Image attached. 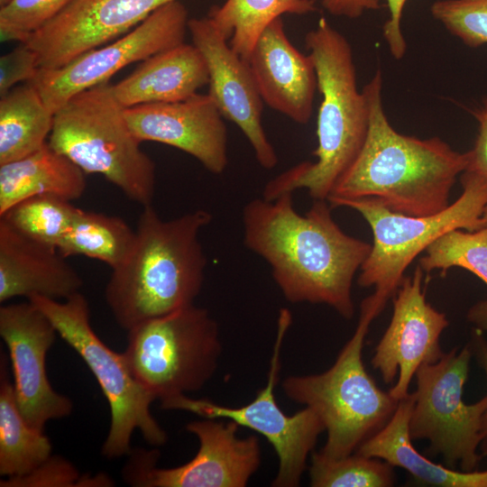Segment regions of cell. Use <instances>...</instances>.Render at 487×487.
Segmentation results:
<instances>
[{
  "label": "cell",
  "mask_w": 487,
  "mask_h": 487,
  "mask_svg": "<svg viewBox=\"0 0 487 487\" xmlns=\"http://www.w3.org/2000/svg\"><path fill=\"white\" fill-rule=\"evenodd\" d=\"M244 244L270 266L290 303L326 304L344 318L354 315L352 285L372 244L345 234L327 200L297 212L293 192L257 198L243 208Z\"/></svg>",
  "instance_id": "6da1fadb"
},
{
  "label": "cell",
  "mask_w": 487,
  "mask_h": 487,
  "mask_svg": "<svg viewBox=\"0 0 487 487\" xmlns=\"http://www.w3.org/2000/svg\"><path fill=\"white\" fill-rule=\"evenodd\" d=\"M363 91L369 107L368 133L328 196L330 206L368 199L392 212L416 216L446 209L452 188L467 166L468 152L453 150L438 137L419 139L397 132L384 112L380 69Z\"/></svg>",
  "instance_id": "7a4b0ae2"
},
{
  "label": "cell",
  "mask_w": 487,
  "mask_h": 487,
  "mask_svg": "<svg viewBox=\"0 0 487 487\" xmlns=\"http://www.w3.org/2000/svg\"><path fill=\"white\" fill-rule=\"evenodd\" d=\"M212 215L197 209L163 220L152 205L139 216L134 245L112 269L105 299L119 326H135L194 304L207 260L199 241Z\"/></svg>",
  "instance_id": "3957f363"
},
{
  "label": "cell",
  "mask_w": 487,
  "mask_h": 487,
  "mask_svg": "<svg viewBox=\"0 0 487 487\" xmlns=\"http://www.w3.org/2000/svg\"><path fill=\"white\" fill-rule=\"evenodd\" d=\"M317 73L321 102L317 114L316 161L299 163L266 183L262 198L307 189L327 200L333 188L354 162L369 129V107L356 81L352 47L326 18L305 36Z\"/></svg>",
  "instance_id": "277c9868"
},
{
  "label": "cell",
  "mask_w": 487,
  "mask_h": 487,
  "mask_svg": "<svg viewBox=\"0 0 487 487\" xmlns=\"http://www.w3.org/2000/svg\"><path fill=\"white\" fill-rule=\"evenodd\" d=\"M108 83L74 95L53 116L49 144L85 173L100 174L132 201L152 205L153 161L132 133Z\"/></svg>",
  "instance_id": "5b68a950"
},
{
  "label": "cell",
  "mask_w": 487,
  "mask_h": 487,
  "mask_svg": "<svg viewBox=\"0 0 487 487\" xmlns=\"http://www.w3.org/2000/svg\"><path fill=\"white\" fill-rule=\"evenodd\" d=\"M374 318L361 308L353 336L329 369L290 375L282 381L289 399L311 409L321 419L327 436L319 452L327 458L352 455L389 422L398 407L400 400L381 391L363 365V342Z\"/></svg>",
  "instance_id": "8992f818"
},
{
  "label": "cell",
  "mask_w": 487,
  "mask_h": 487,
  "mask_svg": "<svg viewBox=\"0 0 487 487\" xmlns=\"http://www.w3.org/2000/svg\"><path fill=\"white\" fill-rule=\"evenodd\" d=\"M462 195L443 211L416 216L392 212L368 199L344 200L336 207L357 211L371 227L372 249L357 280L363 288L374 287L363 302L378 316L395 295L409 265L444 234L456 229L474 232L483 228L487 181L463 172Z\"/></svg>",
  "instance_id": "52a82bcc"
},
{
  "label": "cell",
  "mask_w": 487,
  "mask_h": 487,
  "mask_svg": "<svg viewBox=\"0 0 487 487\" xmlns=\"http://www.w3.org/2000/svg\"><path fill=\"white\" fill-rule=\"evenodd\" d=\"M123 353L138 382L160 401L201 390L222 354L217 323L194 304L127 331Z\"/></svg>",
  "instance_id": "ba28073f"
},
{
  "label": "cell",
  "mask_w": 487,
  "mask_h": 487,
  "mask_svg": "<svg viewBox=\"0 0 487 487\" xmlns=\"http://www.w3.org/2000/svg\"><path fill=\"white\" fill-rule=\"evenodd\" d=\"M28 300L48 317L58 335L83 359L108 402L111 422L102 455L107 458L128 455L135 430L150 445H163L166 432L151 413L154 399L134 378L124 354L110 349L95 333L85 296L78 292L62 302L41 296Z\"/></svg>",
  "instance_id": "9c48e42d"
},
{
  "label": "cell",
  "mask_w": 487,
  "mask_h": 487,
  "mask_svg": "<svg viewBox=\"0 0 487 487\" xmlns=\"http://www.w3.org/2000/svg\"><path fill=\"white\" fill-rule=\"evenodd\" d=\"M471 354L468 346L454 348L418 369L409 419L412 440H428L430 452L442 455L446 467L465 472L476 470L482 457L478 449L487 410V395L473 404L463 400Z\"/></svg>",
  "instance_id": "30bf717a"
},
{
  "label": "cell",
  "mask_w": 487,
  "mask_h": 487,
  "mask_svg": "<svg viewBox=\"0 0 487 487\" xmlns=\"http://www.w3.org/2000/svg\"><path fill=\"white\" fill-rule=\"evenodd\" d=\"M291 321L289 310L281 308L266 384L249 403L234 408L208 400L191 399L186 394L161 401L164 409L188 411L207 418H229L265 436L279 459L278 473L271 482L274 487L299 485L307 468L308 456L319 435L325 431L321 419L311 409L305 407L293 415H287L275 399L274 391L281 368L282 343Z\"/></svg>",
  "instance_id": "8fae6325"
},
{
  "label": "cell",
  "mask_w": 487,
  "mask_h": 487,
  "mask_svg": "<svg viewBox=\"0 0 487 487\" xmlns=\"http://www.w3.org/2000/svg\"><path fill=\"white\" fill-rule=\"evenodd\" d=\"M239 425L207 418L191 421L186 429L197 436L198 450L188 463L160 468L157 449H132L123 479L136 487H244L261 464L256 436H238Z\"/></svg>",
  "instance_id": "7c38bea8"
},
{
  "label": "cell",
  "mask_w": 487,
  "mask_h": 487,
  "mask_svg": "<svg viewBox=\"0 0 487 487\" xmlns=\"http://www.w3.org/2000/svg\"><path fill=\"white\" fill-rule=\"evenodd\" d=\"M188 10L179 0L153 12L131 32L56 69L39 68L28 81L54 114L74 95L107 83L127 65L185 42Z\"/></svg>",
  "instance_id": "4fadbf2b"
},
{
  "label": "cell",
  "mask_w": 487,
  "mask_h": 487,
  "mask_svg": "<svg viewBox=\"0 0 487 487\" xmlns=\"http://www.w3.org/2000/svg\"><path fill=\"white\" fill-rule=\"evenodd\" d=\"M57 330L31 301L0 308V335L9 354L17 406L26 422L43 431L50 420L72 412L69 398L51 387L46 371L47 353Z\"/></svg>",
  "instance_id": "5bb4252c"
},
{
  "label": "cell",
  "mask_w": 487,
  "mask_h": 487,
  "mask_svg": "<svg viewBox=\"0 0 487 487\" xmlns=\"http://www.w3.org/2000/svg\"><path fill=\"white\" fill-rule=\"evenodd\" d=\"M424 271L418 265L404 277L393 299L391 323L372 358L385 383L397 382L389 391L396 400L407 397L418 369L438 361L444 354L439 340L448 326L446 315L427 302L422 289Z\"/></svg>",
  "instance_id": "9a60e30c"
},
{
  "label": "cell",
  "mask_w": 487,
  "mask_h": 487,
  "mask_svg": "<svg viewBox=\"0 0 487 487\" xmlns=\"http://www.w3.org/2000/svg\"><path fill=\"white\" fill-rule=\"evenodd\" d=\"M173 1L70 0L58 15L23 42L37 54L39 68H60L121 37Z\"/></svg>",
  "instance_id": "2e32d148"
},
{
  "label": "cell",
  "mask_w": 487,
  "mask_h": 487,
  "mask_svg": "<svg viewBox=\"0 0 487 487\" xmlns=\"http://www.w3.org/2000/svg\"><path fill=\"white\" fill-rule=\"evenodd\" d=\"M188 32L207 67L208 95L224 118L244 134L258 163L266 170L274 168L278 156L262 124L263 101L248 63L231 48L207 15L189 19Z\"/></svg>",
  "instance_id": "e0dca14e"
},
{
  "label": "cell",
  "mask_w": 487,
  "mask_h": 487,
  "mask_svg": "<svg viewBox=\"0 0 487 487\" xmlns=\"http://www.w3.org/2000/svg\"><path fill=\"white\" fill-rule=\"evenodd\" d=\"M124 115L141 142H157L177 148L213 174L226 169L227 130L224 116L208 94L125 107Z\"/></svg>",
  "instance_id": "ac0fdd59"
},
{
  "label": "cell",
  "mask_w": 487,
  "mask_h": 487,
  "mask_svg": "<svg viewBox=\"0 0 487 487\" xmlns=\"http://www.w3.org/2000/svg\"><path fill=\"white\" fill-rule=\"evenodd\" d=\"M246 62L263 103L295 123L310 120L317 88L315 65L290 42L281 17L264 29Z\"/></svg>",
  "instance_id": "d6986e66"
},
{
  "label": "cell",
  "mask_w": 487,
  "mask_h": 487,
  "mask_svg": "<svg viewBox=\"0 0 487 487\" xmlns=\"http://www.w3.org/2000/svg\"><path fill=\"white\" fill-rule=\"evenodd\" d=\"M83 280L57 248L23 236L0 220V302L15 297L66 299Z\"/></svg>",
  "instance_id": "ffe728a7"
},
{
  "label": "cell",
  "mask_w": 487,
  "mask_h": 487,
  "mask_svg": "<svg viewBox=\"0 0 487 487\" xmlns=\"http://www.w3.org/2000/svg\"><path fill=\"white\" fill-rule=\"evenodd\" d=\"M205 59L192 43H180L142 60L128 77L112 85L124 107L189 98L208 84Z\"/></svg>",
  "instance_id": "44dd1931"
},
{
  "label": "cell",
  "mask_w": 487,
  "mask_h": 487,
  "mask_svg": "<svg viewBox=\"0 0 487 487\" xmlns=\"http://www.w3.org/2000/svg\"><path fill=\"white\" fill-rule=\"evenodd\" d=\"M413 405L410 393L399 401L389 422L365 440L355 453L381 459L406 470L419 483L440 487H487V470L456 471L436 464L419 454L412 445L409 419Z\"/></svg>",
  "instance_id": "7402d4cb"
},
{
  "label": "cell",
  "mask_w": 487,
  "mask_h": 487,
  "mask_svg": "<svg viewBox=\"0 0 487 487\" xmlns=\"http://www.w3.org/2000/svg\"><path fill=\"white\" fill-rule=\"evenodd\" d=\"M85 172L47 142L36 152L0 164V215L31 197L51 195L68 201L85 192Z\"/></svg>",
  "instance_id": "603a6c76"
},
{
  "label": "cell",
  "mask_w": 487,
  "mask_h": 487,
  "mask_svg": "<svg viewBox=\"0 0 487 487\" xmlns=\"http://www.w3.org/2000/svg\"><path fill=\"white\" fill-rule=\"evenodd\" d=\"M8 358H0V475L27 474L51 455V443L23 417L11 381Z\"/></svg>",
  "instance_id": "cb8c5ba5"
},
{
  "label": "cell",
  "mask_w": 487,
  "mask_h": 487,
  "mask_svg": "<svg viewBox=\"0 0 487 487\" xmlns=\"http://www.w3.org/2000/svg\"><path fill=\"white\" fill-rule=\"evenodd\" d=\"M54 114L29 82L0 98V164L23 158L42 147Z\"/></svg>",
  "instance_id": "d4e9b609"
},
{
  "label": "cell",
  "mask_w": 487,
  "mask_h": 487,
  "mask_svg": "<svg viewBox=\"0 0 487 487\" xmlns=\"http://www.w3.org/2000/svg\"><path fill=\"white\" fill-rule=\"evenodd\" d=\"M317 11L315 0H226L212 6L207 16L245 61L264 29L284 14Z\"/></svg>",
  "instance_id": "484cf974"
},
{
  "label": "cell",
  "mask_w": 487,
  "mask_h": 487,
  "mask_svg": "<svg viewBox=\"0 0 487 487\" xmlns=\"http://www.w3.org/2000/svg\"><path fill=\"white\" fill-rule=\"evenodd\" d=\"M135 238V231L122 218L78 208L58 251L65 258L84 255L115 269L128 257Z\"/></svg>",
  "instance_id": "4316f807"
},
{
  "label": "cell",
  "mask_w": 487,
  "mask_h": 487,
  "mask_svg": "<svg viewBox=\"0 0 487 487\" xmlns=\"http://www.w3.org/2000/svg\"><path fill=\"white\" fill-rule=\"evenodd\" d=\"M78 210L70 201L40 195L14 204L0 220L23 236L58 249Z\"/></svg>",
  "instance_id": "83f0119b"
},
{
  "label": "cell",
  "mask_w": 487,
  "mask_h": 487,
  "mask_svg": "<svg viewBox=\"0 0 487 487\" xmlns=\"http://www.w3.org/2000/svg\"><path fill=\"white\" fill-rule=\"evenodd\" d=\"M309 477L313 487H389L395 482L391 464L357 453L340 459L313 453Z\"/></svg>",
  "instance_id": "f1b7e54d"
},
{
  "label": "cell",
  "mask_w": 487,
  "mask_h": 487,
  "mask_svg": "<svg viewBox=\"0 0 487 487\" xmlns=\"http://www.w3.org/2000/svg\"><path fill=\"white\" fill-rule=\"evenodd\" d=\"M419 260L426 272L453 267L465 269L487 284V228L474 232L452 230L431 244Z\"/></svg>",
  "instance_id": "f546056e"
},
{
  "label": "cell",
  "mask_w": 487,
  "mask_h": 487,
  "mask_svg": "<svg viewBox=\"0 0 487 487\" xmlns=\"http://www.w3.org/2000/svg\"><path fill=\"white\" fill-rule=\"evenodd\" d=\"M430 11L466 45L476 48L487 43V0H437Z\"/></svg>",
  "instance_id": "4dcf8cb0"
},
{
  "label": "cell",
  "mask_w": 487,
  "mask_h": 487,
  "mask_svg": "<svg viewBox=\"0 0 487 487\" xmlns=\"http://www.w3.org/2000/svg\"><path fill=\"white\" fill-rule=\"evenodd\" d=\"M70 0H8L0 9L2 41H24L58 15Z\"/></svg>",
  "instance_id": "1f68e13d"
},
{
  "label": "cell",
  "mask_w": 487,
  "mask_h": 487,
  "mask_svg": "<svg viewBox=\"0 0 487 487\" xmlns=\"http://www.w3.org/2000/svg\"><path fill=\"white\" fill-rule=\"evenodd\" d=\"M81 476L70 462L62 456L51 455L27 474L1 479L0 486L78 487Z\"/></svg>",
  "instance_id": "d6a6232c"
},
{
  "label": "cell",
  "mask_w": 487,
  "mask_h": 487,
  "mask_svg": "<svg viewBox=\"0 0 487 487\" xmlns=\"http://www.w3.org/2000/svg\"><path fill=\"white\" fill-rule=\"evenodd\" d=\"M39 69L35 51L24 42L0 58V96L17 83L30 81Z\"/></svg>",
  "instance_id": "836d02e7"
},
{
  "label": "cell",
  "mask_w": 487,
  "mask_h": 487,
  "mask_svg": "<svg viewBox=\"0 0 487 487\" xmlns=\"http://www.w3.org/2000/svg\"><path fill=\"white\" fill-rule=\"evenodd\" d=\"M479 132L473 148L468 152V163L463 172L473 174L487 181V100L474 113Z\"/></svg>",
  "instance_id": "e575fe53"
},
{
  "label": "cell",
  "mask_w": 487,
  "mask_h": 487,
  "mask_svg": "<svg viewBox=\"0 0 487 487\" xmlns=\"http://www.w3.org/2000/svg\"><path fill=\"white\" fill-rule=\"evenodd\" d=\"M389 18L383 25V37L391 51L397 60L401 59L407 49L400 25L402 13L407 0H386Z\"/></svg>",
  "instance_id": "d590c367"
},
{
  "label": "cell",
  "mask_w": 487,
  "mask_h": 487,
  "mask_svg": "<svg viewBox=\"0 0 487 487\" xmlns=\"http://www.w3.org/2000/svg\"><path fill=\"white\" fill-rule=\"evenodd\" d=\"M322 5L333 15L356 19L365 11L379 9L380 0H322Z\"/></svg>",
  "instance_id": "8d00e7d4"
},
{
  "label": "cell",
  "mask_w": 487,
  "mask_h": 487,
  "mask_svg": "<svg viewBox=\"0 0 487 487\" xmlns=\"http://www.w3.org/2000/svg\"><path fill=\"white\" fill-rule=\"evenodd\" d=\"M482 363L487 376V348L482 353ZM482 438L479 446L480 454L482 456L487 455V410L482 418Z\"/></svg>",
  "instance_id": "74e56055"
},
{
  "label": "cell",
  "mask_w": 487,
  "mask_h": 487,
  "mask_svg": "<svg viewBox=\"0 0 487 487\" xmlns=\"http://www.w3.org/2000/svg\"><path fill=\"white\" fill-rule=\"evenodd\" d=\"M483 228H487V203L482 213Z\"/></svg>",
  "instance_id": "f35d334b"
},
{
  "label": "cell",
  "mask_w": 487,
  "mask_h": 487,
  "mask_svg": "<svg viewBox=\"0 0 487 487\" xmlns=\"http://www.w3.org/2000/svg\"><path fill=\"white\" fill-rule=\"evenodd\" d=\"M8 0H0V5H3L4 4H5Z\"/></svg>",
  "instance_id": "ab89813d"
}]
</instances>
